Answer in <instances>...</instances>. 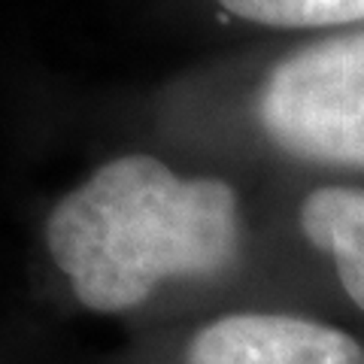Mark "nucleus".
Masks as SVG:
<instances>
[{
	"mask_svg": "<svg viewBox=\"0 0 364 364\" xmlns=\"http://www.w3.org/2000/svg\"><path fill=\"white\" fill-rule=\"evenodd\" d=\"M301 231L334 258L340 286L364 313V188H316L301 207Z\"/></svg>",
	"mask_w": 364,
	"mask_h": 364,
	"instance_id": "nucleus-4",
	"label": "nucleus"
},
{
	"mask_svg": "<svg viewBox=\"0 0 364 364\" xmlns=\"http://www.w3.org/2000/svg\"><path fill=\"white\" fill-rule=\"evenodd\" d=\"M46 243L85 310L124 313L161 279L231 264L240 210L225 179H182L152 155H122L55 203Z\"/></svg>",
	"mask_w": 364,
	"mask_h": 364,
	"instance_id": "nucleus-1",
	"label": "nucleus"
},
{
	"mask_svg": "<svg viewBox=\"0 0 364 364\" xmlns=\"http://www.w3.org/2000/svg\"><path fill=\"white\" fill-rule=\"evenodd\" d=\"M186 364H364L346 331L282 313H234L191 337Z\"/></svg>",
	"mask_w": 364,
	"mask_h": 364,
	"instance_id": "nucleus-3",
	"label": "nucleus"
},
{
	"mask_svg": "<svg viewBox=\"0 0 364 364\" xmlns=\"http://www.w3.org/2000/svg\"><path fill=\"white\" fill-rule=\"evenodd\" d=\"M258 122L289 155L364 167V31L286 55L258 91Z\"/></svg>",
	"mask_w": 364,
	"mask_h": 364,
	"instance_id": "nucleus-2",
	"label": "nucleus"
},
{
	"mask_svg": "<svg viewBox=\"0 0 364 364\" xmlns=\"http://www.w3.org/2000/svg\"><path fill=\"white\" fill-rule=\"evenodd\" d=\"M237 18L267 28H331L364 21V0H219Z\"/></svg>",
	"mask_w": 364,
	"mask_h": 364,
	"instance_id": "nucleus-5",
	"label": "nucleus"
}]
</instances>
